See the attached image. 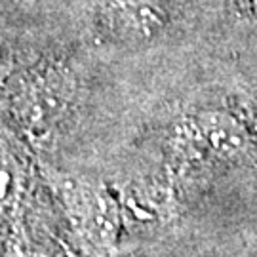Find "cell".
I'll use <instances>...</instances> for the list:
<instances>
[{"label":"cell","instance_id":"6da1fadb","mask_svg":"<svg viewBox=\"0 0 257 257\" xmlns=\"http://www.w3.org/2000/svg\"><path fill=\"white\" fill-rule=\"evenodd\" d=\"M255 4H257V0H255Z\"/></svg>","mask_w":257,"mask_h":257}]
</instances>
